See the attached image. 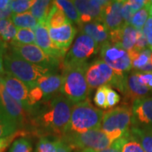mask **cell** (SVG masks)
<instances>
[{"mask_svg": "<svg viewBox=\"0 0 152 152\" xmlns=\"http://www.w3.org/2000/svg\"><path fill=\"white\" fill-rule=\"evenodd\" d=\"M73 102L65 96H58L50 102L40 118L41 124L62 139L68 134Z\"/></svg>", "mask_w": 152, "mask_h": 152, "instance_id": "6da1fadb", "label": "cell"}, {"mask_svg": "<svg viewBox=\"0 0 152 152\" xmlns=\"http://www.w3.org/2000/svg\"><path fill=\"white\" fill-rule=\"evenodd\" d=\"M86 63L77 65H63V85L61 93L73 103H79L86 99L89 86L86 78Z\"/></svg>", "mask_w": 152, "mask_h": 152, "instance_id": "7a4b0ae2", "label": "cell"}, {"mask_svg": "<svg viewBox=\"0 0 152 152\" xmlns=\"http://www.w3.org/2000/svg\"><path fill=\"white\" fill-rule=\"evenodd\" d=\"M4 64L7 73L21 80L29 89L37 86L42 76L52 74L51 69L32 64L11 51L6 52L4 56Z\"/></svg>", "mask_w": 152, "mask_h": 152, "instance_id": "3957f363", "label": "cell"}, {"mask_svg": "<svg viewBox=\"0 0 152 152\" xmlns=\"http://www.w3.org/2000/svg\"><path fill=\"white\" fill-rule=\"evenodd\" d=\"M103 114V111L93 107L88 98L76 103L72 108L68 134H83L100 129Z\"/></svg>", "mask_w": 152, "mask_h": 152, "instance_id": "277c9868", "label": "cell"}, {"mask_svg": "<svg viewBox=\"0 0 152 152\" xmlns=\"http://www.w3.org/2000/svg\"><path fill=\"white\" fill-rule=\"evenodd\" d=\"M132 123V110L127 106H122L104 113L100 129L115 141L129 133Z\"/></svg>", "mask_w": 152, "mask_h": 152, "instance_id": "5b68a950", "label": "cell"}, {"mask_svg": "<svg viewBox=\"0 0 152 152\" xmlns=\"http://www.w3.org/2000/svg\"><path fill=\"white\" fill-rule=\"evenodd\" d=\"M86 78L90 90L108 86L116 87L124 92L126 77L116 75L113 69L102 60L98 59L87 65Z\"/></svg>", "mask_w": 152, "mask_h": 152, "instance_id": "8992f818", "label": "cell"}, {"mask_svg": "<svg viewBox=\"0 0 152 152\" xmlns=\"http://www.w3.org/2000/svg\"><path fill=\"white\" fill-rule=\"evenodd\" d=\"M63 140L72 149H91L96 151L108 148L114 142L101 129L87 131L83 134H68Z\"/></svg>", "mask_w": 152, "mask_h": 152, "instance_id": "52a82bcc", "label": "cell"}, {"mask_svg": "<svg viewBox=\"0 0 152 152\" xmlns=\"http://www.w3.org/2000/svg\"><path fill=\"white\" fill-rule=\"evenodd\" d=\"M101 56L102 60L110 66L118 75L124 76V73L129 72L132 68L129 55L119 44L107 42L102 45Z\"/></svg>", "mask_w": 152, "mask_h": 152, "instance_id": "ba28073f", "label": "cell"}, {"mask_svg": "<svg viewBox=\"0 0 152 152\" xmlns=\"http://www.w3.org/2000/svg\"><path fill=\"white\" fill-rule=\"evenodd\" d=\"M98 51V44L84 33H80L76 38L70 50L64 58L63 65H77L86 64V60L96 54Z\"/></svg>", "mask_w": 152, "mask_h": 152, "instance_id": "9c48e42d", "label": "cell"}, {"mask_svg": "<svg viewBox=\"0 0 152 152\" xmlns=\"http://www.w3.org/2000/svg\"><path fill=\"white\" fill-rule=\"evenodd\" d=\"M10 47L11 52L32 64L51 69L59 64L58 61L53 59L48 56L36 44L22 45L12 42Z\"/></svg>", "mask_w": 152, "mask_h": 152, "instance_id": "30bf717a", "label": "cell"}, {"mask_svg": "<svg viewBox=\"0 0 152 152\" xmlns=\"http://www.w3.org/2000/svg\"><path fill=\"white\" fill-rule=\"evenodd\" d=\"M74 4L80 15V26L92 21H102L104 10L110 1L75 0ZM103 22V21H102Z\"/></svg>", "mask_w": 152, "mask_h": 152, "instance_id": "8fae6325", "label": "cell"}, {"mask_svg": "<svg viewBox=\"0 0 152 152\" xmlns=\"http://www.w3.org/2000/svg\"><path fill=\"white\" fill-rule=\"evenodd\" d=\"M0 79L9 95L21 104L26 112H31L32 108L29 104V88L26 85L7 72Z\"/></svg>", "mask_w": 152, "mask_h": 152, "instance_id": "7c38bea8", "label": "cell"}, {"mask_svg": "<svg viewBox=\"0 0 152 152\" xmlns=\"http://www.w3.org/2000/svg\"><path fill=\"white\" fill-rule=\"evenodd\" d=\"M0 102L7 115L14 122H15L18 126H22L26 123L27 120L26 111L22 107L21 104L10 96L9 93L6 91L1 79H0Z\"/></svg>", "mask_w": 152, "mask_h": 152, "instance_id": "4fadbf2b", "label": "cell"}, {"mask_svg": "<svg viewBox=\"0 0 152 152\" xmlns=\"http://www.w3.org/2000/svg\"><path fill=\"white\" fill-rule=\"evenodd\" d=\"M48 31L50 38L56 48L65 56L75 37L76 28L69 22L58 28H48Z\"/></svg>", "mask_w": 152, "mask_h": 152, "instance_id": "5bb4252c", "label": "cell"}, {"mask_svg": "<svg viewBox=\"0 0 152 152\" xmlns=\"http://www.w3.org/2000/svg\"><path fill=\"white\" fill-rule=\"evenodd\" d=\"M133 124L135 126L144 125L152 129V97H144L135 100L132 107Z\"/></svg>", "mask_w": 152, "mask_h": 152, "instance_id": "9a60e30c", "label": "cell"}, {"mask_svg": "<svg viewBox=\"0 0 152 152\" xmlns=\"http://www.w3.org/2000/svg\"><path fill=\"white\" fill-rule=\"evenodd\" d=\"M35 37L36 45H37L51 58L59 62V60L63 58V57H64L59 50L56 48L54 44L53 43L49 35L48 28L46 26V24H38V26L35 29Z\"/></svg>", "mask_w": 152, "mask_h": 152, "instance_id": "2e32d148", "label": "cell"}, {"mask_svg": "<svg viewBox=\"0 0 152 152\" xmlns=\"http://www.w3.org/2000/svg\"><path fill=\"white\" fill-rule=\"evenodd\" d=\"M122 4L123 1H110L104 10L102 21L109 31L119 30L125 26L122 16Z\"/></svg>", "mask_w": 152, "mask_h": 152, "instance_id": "e0dca14e", "label": "cell"}, {"mask_svg": "<svg viewBox=\"0 0 152 152\" xmlns=\"http://www.w3.org/2000/svg\"><path fill=\"white\" fill-rule=\"evenodd\" d=\"M138 31L130 25H125L119 30L110 31V41L112 43L119 44L125 51L129 52L134 48Z\"/></svg>", "mask_w": 152, "mask_h": 152, "instance_id": "ac0fdd59", "label": "cell"}, {"mask_svg": "<svg viewBox=\"0 0 152 152\" xmlns=\"http://www.w3.org/2000/svg\"><path fill=\"white\" fill-rule=\"evenodd\" d=\"M150 88L144 86L140 82L136 72L133 73L129 77H126L123 93L126 96V97L132 100L133 102L135 100L144 98L145 95L150 92Z\"/></svg>", "mask_w": 152, "mask_h": 152, "instance_id": "d6986e66", "label": "cell"}, {"mask_svg": "<svg viewBox=\"0 0 152 152\" xmlns=\"http://www.w3.org/2000/svg\"><path fill=\"white\" fill-rule=\"evenodd\" d=\"M81 32L91 37L97 44H102L109 42L110 31L102 21H92L80 26Z\"/></svg>", "mask_w": 152, "mask_h": 152, "instance_id": "ffe728a7", "label": "cell"}, {"mask_svg": "<svg viewBox=\"0 0 152 152\" xmlns=\"http://www.w3.org/2000/svg\"><path fill=\"white\" fill-rule=\"evenodd\" d=\"M63 85V78L62 76L53 74H49L47 75L42 76L38 80L37 86H38L43 93L44 96L48 97L51 95L54 94L58 91H60Z\"/></svg>", "mask_w": 152, "mask_h": 152, "instance_id": "44dd1931", "label": "cell"}, {"mask_svg": "<svg viewBox=\"0 0 152 152\" xmlns=\"http://www.w3.org/2000/svg\"><path fill=\"white\" fill-rule=\"evenodd\" d=\"M129 133L140 143L145 151L152 152V129L134 126Z\"/></svg>", "mask_w": 152, "mask_h": 152, "instance_id": "7402d4cb", "label": "cell"}, {"mask_svg": "<svg viewBox=\"0 0 152 152\" xmlns=\"http://www.w3.org/2000/svg\"><path fill=\"white\" fill-rule=\"evenodd\" d=\"M54 1H47V0H38L35 1V4L30 10V13L35 17L39 23L46 24L47 18L52 6L53 5Z\"/></svg>", "mask_w": 152, "mask_h": 152, "instance_id": "603a6c76", "label": "cell"}, {"mask_svg": "<svg viewBox=\"0 0 152 152\" xmlns=\"http://www.w3.org/2000/svg\"><path fill=\"white\" fill-rule=\"evenodd\" d=\"M69 22L70 20L67 18L63 10L57 6L54 1V4L52 6L48 16L47 18L46 26L48 28H58Z\"/></svg>", "mask_w": 152, "mask_h": 152, "instance_id": "cb8c5ba5", "label": "cell"}, {"mask_svg": "<svg viewBox=\"0 0 152 152\" xmlns=\"http://www.w3.org/2000/svg\"><path fill=\"white\" fill-rule=\"evenodd\" d=\"M11 20L15 27L19 29H36L39 22L30 12H26L20 15H13Z\"/></svg>", "mask_w": 152, "mask_h": 152, "instance_id": "d4e9b609", "label": "cell"}, {"mask_svg": "<svg viewBox=\"0 0 152 152\" xmlns=\"http://www.w3.org/2000/svg\"><path fill=\"white\" fill-rule=\"evenodd\" d=\"M17 28L11 19H0V38L6 44L10 45L16 36Z\"/></svg>", "mask_w": 152, "mask_h": 152, "instance_id": "484cf974", "label": "cell"}, {"mask_svg": "<svg viewBox=\"0 0 152 152\" xmlns=\"http://www.w3.org/2000/svg\"><path fill=\"white\" fill-rule=\"evenodd\" d=\"M151 53L152 52L150 49L146 48L142 51H136L133 49L128 52L132 62V67H134L137 70H140L143 67H145L150 63Z\"/></svg>", "mask_w": 152, "mask_h": 152, "instance_id": "4316f807", "label": "cell"}, {"mask_svg": "<svg viewBox=\"0 0 152 152\" xmlns=\"http://www.w3.org/2000/svg\"><path fill=\"white\" fill-rule=\"evenodd\" d=\"M55 4L57 6L61 9L63 12L65 14L67 18L70 21L75 22L79 26H80V15L79 12L74 4L73 1L68 0H57L55 1Z\"/></svg>", "mask_w": 152, "mask_h": 152, "instance_id": "83f0119b", "label": "cell"}, {"mask_svg": "<svg viewBox=\"0 0 152 152\" xmlns=\"http://www.w3.org/2000/svg\"><path fill=\"white\" fill-rule=\"evenodd\" d=\"M61 139L51 140L48 137H42L38 141L35 152H57Z\"/></svg>", "mask_w": 152, "mask_h": 152, "instance_id": "f1b7e54d", "label": "cell"}, {"mask_svg": "<svg viewBox=\"0 0 152 152\" xmlns=\"http://www.w3.org/2000/svg\"><path fill=\"white\" fill-rule=\"evenodd\" d=\"M13 42L22 45L36 44L35 31L31 29H17V33Z\"/></svg>", "mask_w": 152, "mask_h": 152, "instance_id": "f546056e", "label": "cell"}, {"mask_svg": "<svg viewBox=\"0 0 152 152\" xmlns=\"http://www.w3.org/2000/svg\"><path fill=\"white\" fill-rule=\"evenodd\" d=\"M148 4L140 10L137 11L131 20L130 26L137 31H142L148 20Z\"/></svg>", "mask_w": 152, "mask_h": 152, "instance_id": "4dcf8cb0", "label": "cell"}, {"mask_svg": "<svg viewBox=\"0 0 152 152\" xmlns=\"http://www.w3.org/2000/svg\"><path fill=\"white\" fill-rule=\"evenodd\" d=\"M18 124L12 119L0 120V140L9 138L16 133Z\"/></svg>", "mask_w": 152, "mask_h": 152, "instance_id": "1f68e13d", "label": "cell"}, {"mask_svg": "<svg viewBox=\"0 0 152 152\" xmlns=\"http://www.w3.org/2000/svg\"><path fill=\"white\" fill-rule=\"evenodd\" d=\"M35 4V0H13L10 3L13 15H20L27 12Z\"/></svg>", "mask_w": 152, "mask_h": 152, "instance_id": "d6a6232c", "label": "cell"}, {"mask_svg": "<svg viewBox=\"0 0 152 152\" xmlns=\"http://www.w3.org/2000/svg\"><path fill=\"white\" fill-rule=\"evenodd\" d=\"M9 152H32V146L27 139L22 137L13 142Z\"/></svg>", "mask_w": 152, "mask_h": 152, "instance_id": "836d02e7", "label": "cell"}, {"mask_svg": "<svg viewBox=\"0 0 152 152\" xmlns=\"http://www.w3.org/2000/svg\"><path fill=\"white\" fill-rule=\"evenodd\" d=\"M122 152H145L140 143L136 140L133 135L129 134L125 141L124 145L122 149Z\"/></svg>", "mask_w": 152, "mask_h": 152, "instance_id": "e575fe53", "label": "cell"}, {"mask_svg": "<svg viewBox=\"0 0 152 152\" xmlns=\"http://www.w3.org/2000/svg\"><path fill=\"white\" fill-rule=\"evenodd\" d=\"M94 103L99 107L107 108V93H106V86L99 87L94 96Z\"/></svg>", "mask_w": 152, "mask_h": 152, "instance_id": "d590c367", "label": "cell"}, {"mask_svg": "<svg viewBox=\"0 0 152 152\" xmlns=\"http://www.w3.org/2000/svg\"><path fill=\"white\" fill-rule=\"evenodd\" d=\"M106 93H107V108L113 107L117 104L119 103L121 97L119 94L112 89L108 86H106Z\"/></svg>", "mask_w": 152, "mask_h": 152, "instance_id": "8d00e7d4", "label": "cell"}, {"mask_svg": "<svg viewBox=\"0 0 152 152\" xmlns=\"http://www.w3.org/2000/svg\"><path fill=\"white\" fill-rule=\"evenodd\" d=\"M43 93L38 86H35L31 88V89H30V91H29V104H30V107L32 108L35 105H37L43 98Z\"/></svg>", "mask_w": 152, "mask_h": 152, "instance_id": "74e56055", "label": "cell"}, {"mask_svg": "<svg viewBox=\"0 0 152 152\" xmlns=\"http://www.w3.org/2000/svg\"><path fill=\"white\" fill-rule=\"evenodd\" d=\"M130 131V130H129ZM129 134V133L128 134H126L124 137L120 138L118 140H115V141L107 149L105 150H102V151H93L92 152H122V149H123V146L124 145L125 141L127 140V138Z\"/></svg>", "mask_w": 152, "mask_h": 152, "instance_id": "f35d334b", "label": "cell"}, {"mask_svg": "<svg viewBox=\"0 0 152 152\" xmlns=\"http://www.w3.org/2000/svg\"><path fill=\"white\" fill-rule=\"evenodd\" d=\"M134 15V12L131 9L128 1H123L122 4V16L124 20L125 25H130L131 20Z\"/></svg>", "mask_w": 152, "mask_h": 152, "instance_id": "ab89813d", "label": "cell"}, {"mask_svg": "<svg viewBox=\"0 0 152 152\" xmlns=\"http://www.w3.org/2000/svg\"><path fill=\"white\" fill-rule=\"evenodd\" d=\"M143 33L145 34V37H146L147 42L150 45L151 51H152V18L149 17L147 20L146 23L145 25V26L142 30Z\"/></svg>", "mask_w": 152, "mask_h": 152, "instance_id": "60d3db41", "label": "cell"}, {"mask_svg": "<svg viewBox=\"0 0 152 152\" xmlns=\"http://www.w3.org/2000/svg\"><path fill=\"white\" fill-rule=\"evenodd\" d=\"M147 45H148V42H147L146 37H145V34L143 33L142 31H138L137 40H136L135 46H134V49L136 51H142V50L145 49Z\"/></svg>", "mask_w": 152, "mask_h": 152, "instance_id": "b9f144b4", "label": "cell"}, {"mask_svg": "<svg viewBox=\"0 0 152 152\" xmlns=\"http://www.w3.org/2000/svg\"><path fill=\"white\" fill-rule=\"evenodd\" d=\"M137 75L139 77L140 82L145 86L151 90L152 89V72L149 73H140V72H136Z\"/></svg>", "mask_w": 152, "mask_h": 152, "instance_id": "7bdbcfd3", "label": "cell"}, {"mask_svg": "<svg viewBox=\"0 0 152 152\" xmlns=\"http://www.w3.org/2000/svg\"><path fill=\"white\" fill-rule=\"evenodd\" d=\"M24 133L22 131H19V132H16L15 134H14L13 135H11L10 137L9 138H6V139H1L0 140V152H4L6 151V149L8 148V146L10 145V144L11 143V141L17 138L18 136L23 135Z\"/></svg>", "mask_w": 152, "mask_h": 152, "instance_id": "ee69618b", "label": "cell"}, {"mask_svg": "<svg viewBox=\"0 0 152 152\" xmlns=\"http://www.w3.org/2000/svg\"><path fill=\"white\" fill-rule=\"evenodd\" d=\"M149 1H144V0H129L128 3L130 5L131 9L135 14L137 11L140 10L145 6L148 4Z\"/></svg>", "mask_w": 152, "mask_h": 152, "instance_id": "f6af8a7d", "label": "cell"}, {"mask_svg": "<svg viewBox=\"0 0 152 152\" xmlns=\"http://www.w3.org/2000/svg\"><path fill=\"white\" fill-rule=\"evenodd\" d=\"M72 150L73 149L63 139H61V141L59 143L57 152H72Z\"/></svg>", "mask_w": 152, "mask_h": 152, "instance_id": "bcb514c9", "label": "cell"}, {"mask_svg": "<svg viewBox=\"0 0 152 152\" xmlns=\"http://www.w3.org/2000/svg\"><path fill=\"white\" fill-rule=\"evenodd\" d=\"M4 53L0 52V77H3L6 74L5 69H4Z\"/></svg>", "mask_w": 152, "mask_h": 152, "instance_id": "7dc6e473", "label": "cell"}, {"mask_svg": "<svg viewBox=\"0 0 152 152\" xmlns=\"http://www.w3.org/2000/svg\"><path fill=\"white\" fill-rule=\"evenodd\" d=\"M11 1L10 0H0V11H3L10 7Z\"/></svg>", "mask_w": 152, "mask_h": 152, "instance_id": "c3c4849f", "label": "cell"}, {"mask_svg": "<svg viewBox=\"0 0 152 152\" xmlns=\"http://www.w3.org/2000/svg\"><path fill=\"white\" fill-rule=\"evenodd\" d=\"M5 119H11V118L7 115L5 111H4V109L3 107V106H2V104L0 103V120Z\"/></svg>", "mask_w": 152, "mask_h": 152, "instance_id": "681fc988", "label": "cell"}, {"mask_svg": "<svg viewBox=\"0 0 152 152\" xmlns=\"http://www.w3.org/2000/svg\"><path fill=\"white\" fill-rule=\"evenodd\" d=\"M0 52L4 53L7 52V44L4 43L1 38H0Z\"/></svg>", "mask_w": 152, "mask_h": 152, "instance_id": "f907efd6", "label": "cell"}, {"mask_svg": "<svg viewBox=\"0 0 152 152\" xmlns=\"http://www.w3.org/2000/svg\"><path fill=\"white\" fill-rule=\"evenodd\" d=\"M148 11H149V13L151 15L152 18V4L150 3V1H149V4H148Z\"/></svg>", "mask_w": 152, "mask_h": 152, "instance_id": "816d5d0a", "label": "cell"}, {"mask_svg": "<svg viewBox=\"0 0 152 152\" xmlns=\"http://www.w3.org/2000/svg\"><path fill=\"white\" fill-rule=\"evenodd\" d=\"M81 152H92V150H91V149H86V150H83Z\"/></svg>", "mask_w": 152, "mask_h": 152, "instance_id": "f5cc1de1", "label": "cell"}, {"mask_svg": "<svg viewBox=\"0 0 152 152\" xmlns=\"http://www.w3.org/2000/svg\"><path fill=\"white\" fill-rule=\"evenodd\" d=\"M150 63L152 64V53L151 54V58H150Z\"/></svg>", "mask_w": 152, "mask_h": 152, "instance_id": "db71d44e", "label": "cell"}, {"mask_svg": "<svg viewBox=\"0 0 152 152\" xmlns=\"http://www.w3.org/2000/svg\"><path fill=\"white\" fill-rule=\"evenodd\" d=\"M150 3H151V4H152V1H150Z\"/></svg>", "mask_w": 152, "mask_h": 152, "instance_id": "11a10c76", "label": "cell"}, {"mask_svg": "<svg viewBox=\"0 0 152 152\" xmlns=\"http://www.w3.org/2000/svg\"><path fill=\"white\" fill-rule=\"evenodd\" d=\"M0 103H1V102H0Z\"/></svg>", "mask_w": 152, "mask_h": 152, "instance_id": "9f6ffc18", "label": "cell"}]
</instances>
